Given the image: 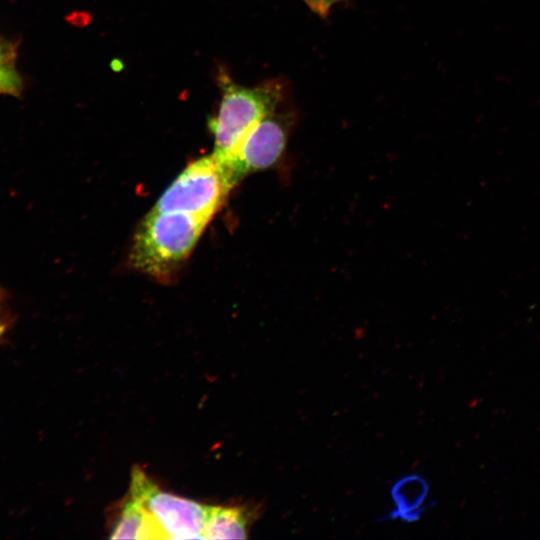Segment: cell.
Here are the masks:
<instances>
[{
	"label": "cell",
	"instance_id": "2",
	"mask_svg": "<svg viewBox=\"0 0 540 540\" xmlns=\"http://www.w3.org/2000/svg\"><path fill=\"white\" fill-rule=\"evenodd\" d=\"M219 85L222 90L219 110L208 122L214 137L211 155L217 162L229 157L250 129L276 111L284 100V85L276 79L245 87L220 74Z\"/></svg>",
	"mask_w": 540,
	"mask_h": 540
},
{
	"label": "cell",
	"instance_id": "3",
	"mask_svg": "<svg viewBox=\"0 0 540 540\" xmlns=\"http://www.w3.org/2000/svg\"><path fill=\"white\" fill-rule=\"evenodd\" d=\"M231 190L213 156H203L181 171L152 209L181 212L210 222Z\"/></svg>",
	"mask_w": 540,
	"mask_h": 540
},
{
	"label": "cell",
	"instance_id": "12",
	"mask_svg": "<svg viewBox=\"0 0 540 540\" xmlns=\"http://www.w3.org/2000/svg\"><path fill=\"white\" fill-rule=\"evenodd\" d=\"M3 298V291L0 289V301L2 300Z\"/></svg>",
	"mask_w": 540,
	"mask_h": 540
},
{
	"label": "cell",
	"instance_id": "4",
	"mask_svg": "<svg viewBox=\"0 0 540 540\" xmlns=\"http://www.w3.org/2000/svg\"><path fill=\"white\" fill-rule=\"evenodd\" d=\"M292 124L291 112L276 110L257 122L229 157L216 161L231 189L249 174L268 169L278 162L286 148Z\"/></svg>",
	"mask_w": 540,
	"mask_h": 540
},
{
	"label": "cell",
	"instance_id": "7",
	"mask_svg": "<svg viewBox=\"0 0 540 540\" xmlns=\"http://www.w3.org/2000/svg\"><path fill=\"white\" fill-rule=\"evenodd\" d=\"M249 517L242 507L209 506L204 539L247 538Z\"/></svg>",
	"mask_w": 540,
	"mask_h": 540
},
{
	"label": "cell",
	"instance_id": "8",
	"mask_svg": "<svg viewBox=\"0 0 540 540\" xmlns=\"http://www.w3.org/2000/svg\"><path fill=\"white\" fill-rule=\"evenodd\" d=\"M415 480L416 476L404 478L393 489L398 508L395 514L408 520H414L420 515V506L427 494V484L419 477L413 487Z\"/></svg>",
	"mask_w": 540,
	"mask_h": 540
},
{
	"label": "cell",
	"instance_id": "10",
	"mask_svg": "<svg viewBox=\"0 0 540 540\" xmlns=\"http://www.w3.org/2000/svg\"><path fill=\"white\" fill-rule=\"evenodd\" d=\"M306 5L321 17H326L331 8L344 0H303Z\"/></svg>",
	"mask_w": 540,
	"mask_h": 540
},
{
	"label": "cell",
	"instance_id": "9",
	"mask_svg": "<svg viewBox=\"0 0 540 540\" xmlns=\"http://www.w3.org/2000/svg\"><path fill=\"white\" fill-rule=\"evenodd\" d=\"M13 51L0 38V94L17 95L22 86Z\"/></svg>",
	"mask_w": 540,
	"mask_h": 540
},
{
	"label": "cell",
	"instance_id": "1",
	"mask_svg": "<svg viewBox=\"0 0 540 540\" xmlns=\"http://www.w3.org/2000/svg\"><path fill=\"white\" fill-rule=\"evenodd\" d=\"M208 223L189 214L152 209L134 233L131 266L157 281H171Z\"/></svg>",
	"mask_w": 540,
	"mask_h": 540
},
{
	"label": "cell",
	"instance_id": "5",
	"mask_svg": "<svg viewBox=\"0 0 540 540\" xmlns=\"http://www.w3.org/2000/svg\"><path fill=\"white\" fill-rule=\"evenodd\" d=\"M130 494L152 515L166 539H204L209 506L160 489L139 467L132 470Z\"/></svg>",
	"mask_w": 540,
	"mask_h": 540
},
{
	"label": "cell",
	"instance_id": "6",
	"mask_svg": "<svg viewBox=\"0 0 540 540\" xmlns=\"http://www.w3.org/2000/svg\"><path fill=\"white\" fill-rule=\"evenodd\" d=\"M111 539H166L163 531L143 504L130 494L116 519Z\"/></svg>",
	"mask_w": 540,
	"mask_h": 540
},
{
	"label": "cell",
	"instance_id": "11",
	"mask_svg": "<svg viewBox=\"0 0 540 540\" xmlns=\"http://www.w3.org/2000/svg\"><path fill=\"white\" fill-rule=\"evenodd\" d=\"M5 325H6V323H5V321H4V318H3V316H1V314H0V335L4 332V330H5Z\"/></svg>",
	"mask_w": 540,
	"mask_h": 540
}]
</instances>
